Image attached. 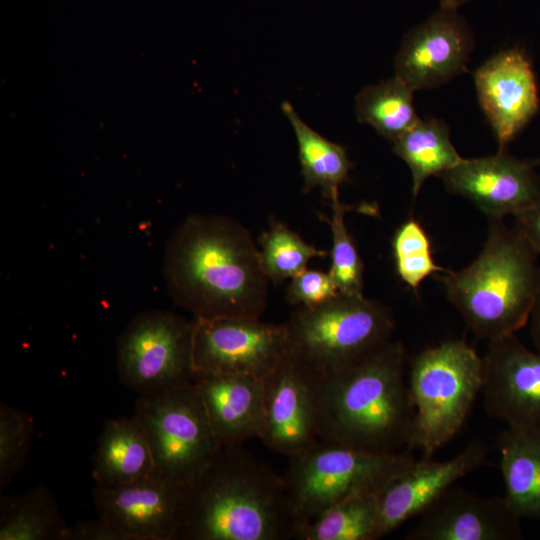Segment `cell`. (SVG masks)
Wrapping results in <instances>:
<instances>
[{
  "instance_id": "6da1fadb",
  "label": "cell",
  "mask_w": 540,
  "mask_h": 540,
  "mask_svg": "<svg viewBox=\"0 0 540 540\" xmlns=\"http://www.w3.org/2000/svg\"><path fill=\"white\" fill-rule=\"evenodd\" d=\"M170 297L195 319H259L269 279L251 233L222 215L188 216L167 241L163 263Z\"/></svg>"
},
{
  "instance_id": "7a4b0ae2",
  "label": "cell",
  "mask_w": 540,
  "mask_h": 540,
  "mask_svg": "<svg viewBox=\"0 0 540 540\" xmlns=\"http://www.w3.org/2000/svg\"><path fill=\"white\" fill-rule=\"evenodd\" d=\"M285 481L242 444L219 448L183 486L178 540L296 537Z\"/></svg>"
},
{
  "instance_id": "3957f363",
  "label": "cell",
  "mask_w": 540,
  "mask_h": 540,
  "mask_svg": "<svg viewBox=\"0 0 540 540\" xmlns=\"http://www.w3.org/2000/svg\"><path fill=\"white\" fill-rule=\"evenodd\" d=\"M406 368L404 345L390 340L319 380V438L379 454L407 448L415 410Z\"/></svg>"
},
{
  "instance_id": "277c9868",
  "label": "cell",
  "mask_w": 540,
  "mask_h": 540,
  "mask_svg": "<svg viewBox=\"0 0 540 540\" xmlns=\"http://www.w3.org/2000/svg\"><path fill=\"white\" fill-rule=\"evenodd\" d=\"M484 246L473 262L438 278L447 299L479 338L514 334L529 321L538 287L539 254L520 230L488 218Z\"/></svg>"
},
{
  "instance_id": "5b68a950",
  "label": "cell",
  "mask_w": 540,
  "mask_h": 540,
  "mask_svg": "<svg viewBox=\"0 0 540 540\" xmlns=\"http://www.w3.org/2000/svg\"><path fill=\"white\" fill-rule=\"evenodd\" d=\"M415 414L407 451L430 459L464 425L482 391L483 358L464 340H447L409 361Z\"/></svg>"
},
{
  "instance_id": "8992f818",
  "label": "cell",
  "mask_w": 540,
  "mask_h": 540,
  "mask_svg": "<svg viewBox=\"0 0 540 540\" xmlns=\"http://www.w3.org/2000/svg\"><path fill=\"white\" fill-rule=\"evenodd\" d=\"M284 324L288 353L318 380L392 340L395 329L388 306L341 292L320 305L299 306Z\"/></svg>"
},
{
  "instance_id": "52a82bcc",
  "label": "cell",
  "mask_w": 540,
  "mask_h": 540,
  "mask_svg": "<svg viewBox=\"0 0 540 540\" xmlns=\"http://www.w3.org/2000/svg\"><path fill=\"white\" fill-rule=\"evenodd\" d=\"M415 461L408 451L371 453L319 439L289 458L283 476L297 531L340 501L378 495Z\"/></svg>"
},
{
  "instance_id": "ba28073f",
  "label": "cell",
  "mask_w": 540,
  "mask_h": 540,
  "mask_svg": "<svg viewBox=\"0 0 540 540\" xmlns=\"http://www.w3.org/2000/svg\"><path fill=\"white\" fill-rule=\"evenodd\" d=\"M194 320L151 310L138 314L116 343L120 382L139 395L167 392L191 385Z\"/></svg>"
},
{
  "instance_id": "9c48e42d",
  "label": "cell",
  "mask_w": 540,
  "mask_h": 540,
  "mask_svg": "<svg viewBox=\"0 0 540 540\" xmlns=\"http://www.w3.org/2000/svg\"><path fill=\"white\" fill-rule=\"evenodd\" d=\"M133 415L151 446L154 475L185 485L219 449L204 405L191 385L139 395Z\"/></svg>"
},
{
  "instance_id": "30bf717a",
  "label": "cell",
  "mask_w": 540,
  "mask_h": 540,
  "mask_svg": "<svg viewBox=\"0 0 540 540\" xmlns=\"http://www.w3.org/2000/svg\"><path fill=\"white\" fill-rule=\"evenodd\" d=\"M193 320L196 372L264 379L288 354L285 324L238 317Z\"/></svg>"
},
{
  "instance_id": "8fae6325",
  "label": "cell",
  "mask_w": 540,
  "mask_h": 540,
  "mask_svg": "<svg viewBox=\"0 0 540 540\" xmlns=\"http://www.w3.org/2000/svg\"><path fill=\"white\" fill-rule=\"evenodd\" d=\"M481 392L489 416L507 427L540 433V353L515 333L488 341Z\"/></svg>"
},
{
  "instance_id": "7c38bea8",
  "label": "cell",
  "mask_w": 540,
  "mask_h": 540,
  "mask_svg": "<svg viewBox=\"0 0 540 540\" xmlns=\"http://www.w3.org/2000/svg\"><path fill=\"white\" fill-rule=\"evenodd\" d=\"M264 406L268 449L290 458L320 439L319 380L289 353L264 378Z\"/></svg>"
},
{
  "instance_id": "4fadbf2b",
  "label": "cell",
  "mask_w": 540,
  "mask_h": 540,
  "mask_svg": "<svg viewBox=\"0 0 540 540\" xmlns=\"http://www.w3.org/2000/svg\"><path fill=\"white\" fill-rule=\"evenodd\" d=\"M473 32L457 9L441 8L404 36L395 76L411 90L431 89L467 72Z\"/></svg>"
},
{
  "instance_id": "5bb4252c",
  "label": "cell",
  "mask_w": 540,
  "mask_h": 540,
  "mask_svg": "<svg viewBox=\"0 0 540 540\" xmlns=\"http://www.w3.org/2000/svg\"><path fill=\"white\" fill-rule=\"evenodd\" d=\"M183 486L152 475L132 483L94 487L98 517L121 540H178Z\"/></svg>"
},
{
  "instance_id": "9a60e30c",
  "label": "cell",
  "mask_w": 540,
  "mask_h": 540,
  "mask_svg": "<svg viewBox=\"0 0 540 540\" xmlns=\"http://www.w3.org/2000/svg\"><path fill=\"white\" fill-rule=\"evenodd\" d=\"M530 160L507 149L496 154L462 159L440 177L446 190L472 202L488 218L515 215L540 199V175Z\"/></svg>"
},
{
  "instance_id": "2e32d148",
  "label": "cell",
  "mask_w": 540,
  "mask_h": 540,
  "mask_svg": "<svg viewBox=\"0 0 540 540\" xmlns=\"http://www.w3.org/2000/svg\"><path fill=\"white\" fill-rule=\"evenodd\" d=\"M521 518L504 496L451 486L420 516L406 540H521Z\"/></svg>"
},
{
  "instance_id": "e0dca14e",
  "label": "cell",
  "mask_w": 540,
  "mask_h": 540,
  "mask_svg": "<svg viewBox=\"0 0 540 540\" xmlns=\"http://www.w3.org/2000/svg\"><path fill=\"white\" fill-rule=\"evenodd\" d=\"M491 448L481 440L469 443L445 461L416 460L377 495L384 537L414 517H419L455 483L490 464Z\"/></svg>"
},
{
  "instance_id": "ac0fdd59",
  "label": "cell",
  "mask_w": 540,
  "mask_h": 540,
  "mask_svg": "<svg viewBox=\"0 0 540 540\" xmlns=\"http://www.w3.org/2000/svg\"><path fill=\"white\" fill-rule=\"evenodd\" d=\"M478 100L494 131L498 150L529 123L539 109V95L532 65L523 51H501L474 74Z\"/></svg>"
},
{
  "instance_id": "d6986e66",
  "label": "cell",
  "mask_w": 540,
  "mask_h": 540,
  "mask_svg": "<svg viewBox=\"0 0 540 540\" xmlns=\"http://www.w3.org/2000/svg\"><path fill=\"white\" fill-rule=\"evenodd\" d=\"M198 393L218 448L261 438L264 427V379L245 374L196 372Z\"/></svg>"
},
{
  "instance_id": "ffe728a7",
  "label": "cell",
  "mask_w": 540,
  "mask_h": 540,
  "mask_svg": "<svg viewBox=\"0 0 540 540\" xmlns=\"http://www.w3.org/2000/svg\"><path fill=\"white\" fill-rule=\"evenodd\" d=\"M154 470L151 446L137 418L107 420L93 455L95 487L132 483L154 475Z\"/></svg>"
},
{
  "instance_id": "44dd1931",
  "label": "cell",
  "mask_w": 540,
  "mask_h": 540,
  "mask_svg": "<svg viewBox=\"0 0 540 540\" xmlns=\"http://www.w3.org/2000/svg\"><path fill=\"white\" fill-rule=\"evenodd\" d=\"M496 448L508 504L521 519L540 520V433L506 427Z\"/></svg>"
},
{
  "instance_id": "7402d4cb",
  "label": "cell",
  "mask_w": 540,
  "mask_h": 540,
  "mask_svg": "<svg viewBox=\"0 0 540 540\" xmlns=\"http://www.w3.org/2000/svg\"><path fill=\"white\" fill-rule=\"evenodd\" d=\"M282 110L296 135L303 191L310 192L319 187L324 198L331 201L339 197V187L347 180L352 168L345 149L309 127L290 103L283 102Z\"/></svg>"
},
{
  "instance_id": "603a6c76",
  "label": "cell",
  "mask_w": 540,
  "mask_h": 540,
  "mask_svg": "<svg viewBox=\"0 0 540 540\" xmlns=\"http://www.w3.org/2000/svg\"><path fill=\"white\" fill-rule=\"evenodd\" d=\"M393 152L411 170L414 199L429 177H440L463 159L451 142L447 124L436 118L419 119L393 142Z\"/></svg>"
},
{
  "instance_id": "cb8c5ba5",
  "label": "cell",
  "mask_w": 540,
  "mask_h": 540,
  "mask_svg": "<svg viewBox=\"0 0 540 540\" xmlns=\"http://www.w3.org/2000/svg\"><path fill=\"white\" fill-rule=\"evenodd\" d=\"M68 526L44 486L16 496H2L0 540H62Z\"/></svg>"
},
{
  "instance_id": "d4e9b609",
  "label": "cell",
  "mask_w": 540,
  "mask_h": 540,
  "mask_svg": "<svg viewBox=\"0 0 540 540\" xmlns=\"http://www.w3.org/2000/svg\"><path fill=\"white\" fill-rule=\"evenodd\" d=\"M377 495L350 497L327 508L297 531L300 540L383 538Z\"/></svg>"
},
{
  "instance_id": "484cf974",
  "label": "cell",
  "mask_w": 540,
  "mask_h": 540,
  "mask_svg": "<svg viewBox=\"0 0 540 540\" xmlns=\"http://www.w3.org/2000/svg\"><path fill=\"white\" fill-rule=\"evenodd\" d=\"M413 90L394 76L376 85L365 86L356 96L358 121L372 126L394 142L418 121Z\"/></svg>"
},
{
  "instance_id": "4316f807",
  "label": "cell",
  "mask_w": 540,
  "mask_h": 540,
  "mask_svg": "<svg viewBox=\"0 0 540 540\" xmlns=\"http://www.w3.org/2000/svg\"><path fill=\"white\" fill-rule=\"evenodd\" d=\"M261 263L269 281L280 283L305 269L313 258L325 257L326 251L306 243L284 223L272 221L259 238Z\"/></svg>"
},
{
  "instance_id": "83f0119b",
  "label": "cell",
  "mask_w": 540,
  "mask_h": 540,
  "mask_svg": "<svg viewBox=\"0 0 540 540\" xmlns=\"http://www.w3.org/2000/svg\"><path fill=\"white\" fill-rule=\"evenodd\" d=\"M331 202V218L323 217L332 233L330 274L339 292L347 295H363L364 264L355 242L345 225V214L351 207L344 205L339 197Z\"/></svg>"
},
{
  "instance_id": "f1b7e54d",
  "label": "cell",
  "mask_w": 540,
  "mask_h": 540,
  "mask_svg": "<svg viewBox=\"0 0 540 540\" xmlns=\"http://www.w3.org/2000/svg\"><path fill=\"white\" fill-rule=\"evenodd\" d=\"M392 248L397 274L413 290L428 276L448 270L435 263L430 239L415 219H408L399 226Z\"/></svg>"
},
{
  "instance_id": "f546056e",
  "label": "cell",
  "mask_w": 540,
  "mask_h": 540,
  "mask_svg": "<svg viewBox=\"0 0 540 540\" xmlns=\"http://www.w3.org/2000/svg\"><path fill=\"white\" fill-rule=\"evenodd\" d=\"M34 421L28 413L0 404V488L10 484L23 469L32 437Z\"/></svg>"
},
{
  "instance_id": "4dcf8cb0",
  "label": "cell",
  "mask_w": 540,
  "mask_h": 540,
  "mask_svg": "<svg viewBox=\"0 0 540 540\" xmlns=\"http://www.w3.org/2000/svg\"><path fill=\"white\" fill-rule=\"evenodd\" d=\"M339 293L330 272L305 269L292 278L286 299L291 305L311 307L325 303Z\"/></svg>"
},
{
  "instance_id": "1f68e13d",
  "label": "cell",
  "mask_w": 540,
  "mask_h": 540,
  "mask_svg": "<svg viewBox=\"0 0 540 540\" xmlns=\"http://www.w3.org/2000/svg\"><path fill=\"white\" fill-rule=\"evenodd\" d=\"M62 540H121V538L107 522L98 517L67 527Z\"/></svg>"
},
{
  "instance_id": "d6a6232c",
  "label": "cell",
  "mask_w": 540,
  "mask_h": 540,
  "mask_svg": "<svg viewBox=\"0 0 540 540\" xmlns=\"http://www.w3.org/2000/svg\"><path fill=\"white\" fill-rule=\"evenodd\" d=\"M515 226L540 255V199L514 215Z\"/></svg>"
},
{
  "instance_id": "836d02e7",
  "label": "cell",
  "mask_w": 540,
  "mask_h": 540,
  "mask_svg": "<svg viewBox=\"0 0 540 540\" xmlns=\"http://www.w3.org/2000/svg\"><path fill=\"white\" fill-rule=\"evenodd\" d=\"M528 322L533 346L540 353V276Z\"/></svg>"
},
{
  "instance_id": "e575fe53",
  "label": "cell",
  "mask_w": 540,
  "mask_h": 540,
  "mask_svg": "<svg viewBox=\"0 0 540 540\" xmlns=\"http://www.w3.org/2000/svg\"><path fill=\"white\" fill-rule=\"evenodd\" d=\"M471 0H439L441 8L458 9Z\"/></svg>"
},
{
  "instance_id": "d590c367",
  "label": "cell",
  "mask_w": 540,
  "mask_h": 540,
  "mask_svg": "<svg viewBox=\"0 0 540 540\" xmlns=\"http://www.w3.org/2000/svg\"><path fill=\"white\" fill-rule=\"evenodd\" d=\"M531 164L536 167V166H539L540 165V158H537V159H529Z\"/></svg>"
}]
</instances>
